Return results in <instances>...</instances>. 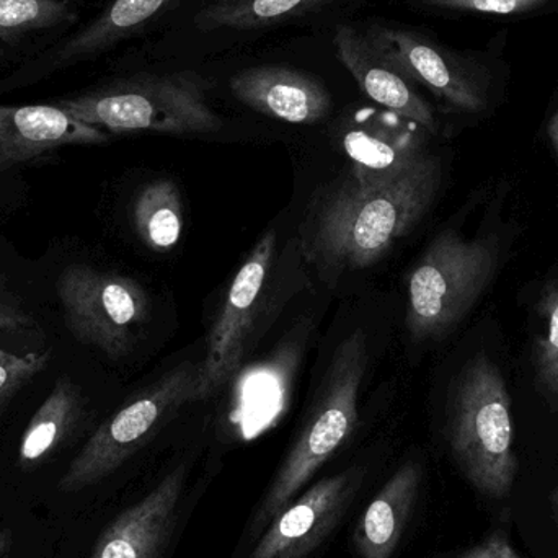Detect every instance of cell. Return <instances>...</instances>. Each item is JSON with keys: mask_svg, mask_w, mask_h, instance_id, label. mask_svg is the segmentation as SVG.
<instances>
[{"mask_svg": "<svg viewBox=\"0 0 558 558\" xmlns=\"http://www.w3.org/2000/svg\"><path fill=\"white\" fill-rule=\"evenodd\" d=\"M441 180V159L426 153L386 182L348 177L322 199L312 218L305 242L308 260L330 275L376 264L422 221Z\"/></svg>", "mask_w": 558, "mask_h": 558, "instance_id": "cell-1", "label": "cell"}, {"mask_svg": "<svg viewBox=\"0 0 558 558\" xmlns=\"http://www.w3.org/2000/svg\"><path fill=\"white\" fill-rule=\"evenodd\" d=\"M426 12L454 16L526 20L558 13V0H415Z\"/></svg>", "mask_w": 558, "mask_h": 558, "instance_id": "cell-21", "label": "cell"}, {"mask_svg": "<svg viewBox=\"0 0 558 558\" xmlns=\"http://www.w3.org/2000/svg\"><path fill=\"white\" fill-rule=\"evenodd\" d=\"M72 117L114 133L211 134L222 120L209 105L208 87L195 72L146 75L117 82L58 104Z\"/></svg>", "mask_w": 558, "mask_h": 558, "instance_id": "cell-4", "label": "cell"}, {"mask_svg": "<svg viewBox=\"0 0 558 558\" xmlns=\"http://www.w3.org/2000/svg\"><path fill=\"white\" fill-rule=\"evenodd\" d=\"M107 134L52 105H0V167L28 162L64 146L101 144Z\"/></svg>", "mask_w": 558, "mask_h": 558, "instance_id": "cell-14", "label": "cell"}, {"mask_svg": "<svg viewBox=\"0 0 558 558\" xmlns=\"http://www.w3.org/2000/svg\"><path fill=\"white\" fill-rule=\"evenodd\" d=\"M356 485V471L341 472L312 485L271 521L251 558L307 557L333 530Z\"/></svg>", "mask_w": 558, "mask_h": 558, "instance_id": "cell-10", "label": "cell"}, {"mask_svg": "<svg viewBox=\"0 0 558 558\" xmlns=\"http://www.w3.org/2000/svg\"><path fill=\"white\" fill-rule=\"evenodd\" d=\"M546 133L558 157V104L554 108L553 113H550L549 120H547Z\"/></svg>", "mask_w": 558, "mask_h": 558, "instance_id": "cell-27", "label": "cell"}, {"mask_svg": "<svg viewBox=\"0 0 558 558\" xmlns=\"http://www.w3.org/2000/svg\"><path fill=\"white\" fill-rule=\"evenodd\" d=\"M133 221L141 241L156 252H167L182 238L183 205L172 180H156L137 193Z\"/></svg>", "mask_w": 558, "mask_h": 558, "instance_id": "cell-19", "label": "cell"}, {"mask_svg": "<svg viewBox=\"0 0 558 558\" xmlns=\"http://www.w3.org/2000/svg\"><path fill=\"white\" fill-rule=\"evenodd\" d=\"M183 490L185 469H177L101 531L90 558H162Z\"/></svg>", "mask_w": 558, "mask_h": 558, "instance_id": "cell-11", "label": "cell"}, {"mask_svg": "<svg viewBox=\"0 0 558 558\" xmlns=\"http://www.w3.org/2000/svg\"><path fill=\"white\" fill-rule=\"evenodd\" d=\"M550 507H553L554 518L558 524V487L550 494Z\"/></svg>", "mask_w": 558, "mask_h": 558, "instance_id": "cell-29", "label": "cell"}, {"mask_svg": "<svg viewBox=\"0 0 558 558\" xmlns=\"http://www.w3.org/2000/svg\"><path fill=\"white\" fill-rule=\"evenodd\" d=\"M35 320L9 294L0 292V331H22L33 327Z\"/></svg>", "mask_w": 558, "mask_h": 558, "instance_id": "cell-25", "label": "cell"}, {"mask_svg": "<svg viewBox=\"0 0 558 558\" xmlns=\"http://www.w3.org/2000/svg\"><path fill=\"white\" fill-rule=\"evenodd\" d=\"M65 0H0V36L49 28L71 16Z\"/></svg>", "mask_w": 558, "mask_h": 558, "instance_id": "cell-22", "label": "cell"}, {"mask_svg": "<svg viewBox=\"0 0 558 558\" xmlns=\"http://www.w3.org/2000/svg\"><path fill=\"white\" fill-rule=\"evenodd\" d=\"M198 379V364H182L121 407L72 459L59 481V490L78 494L114 474L180 407L196 402Z\"/></svg>", "mask_w": 558, "mask_h": 558, "instance_id": "cell-7", "label": "cell"}, {"mask_svg": "<svg viewBox=\"0 0 558 558\" xmlns=\"http://www.w3.org/2000/svg\"><path fill=\"white\" fill-rule=\"evenodd\" d=\"M56 289L72 335L113 360L131 350L149 318V295L121 275L72 265L59 275Z\"/></svg>", "mask_w": 558, "mask_h": 558, "instance_id": "cell-8", "label": "cell"}, {"mask_svg": "<svg viewBox=\"0 0 558 558\" xmlns=\"http://www.w3.org/2000/svg\"><path fill=\"white\" fill-rule=\"evenodd\" d=\"M364 35L400 74L432 92L456 113H487L510 81L507 32L494 36L484 49L448 48L422 33L396 26L374 25Z\"/></svg>", "mask_w": 558, "mask_h": 558, "instance_id": "cell-2", "label": "cell"}, {"mask_svg": "<svg viewBox=\"0 0 558 558\" xmlns=\"http://www.w3.org/2000/svg\"><path fill=\"white\" fill-rule=\"evenodd\" d=\"M180 0H114L97 20L56 51L52 64L64 65L97 54L172 9Z\"/></svg>", "mask_w": 558, "mask_h": 558, "instance_id": "cell-18", "label": "cell"}, {"mask_svg": "<svg viewBox=\"0 0 558 558\" xmlns=\"http://www.w3.org/2000/svg\"><path fill=\"white\" fill-rule=\"evenodd\" d=\"M333 43L341 64L371 100L428 133L438 131V121L428 101L377 51L364 33L353 26L340 25Z\"/></svg>", "mask_w": 558, "mask_h": 558, "instance_id": "cell-12", "label": "cell"}, {"mask_svg": "<svg viewBox=\"0 0 558 558\" xmlns=\"http://www.w3.org/2000/svg\"><path fill=\"white\" fill-rule=\"evenodd\" d=\"M366 363V340L361 331H354L335 353L324 393L258 510V527L270 524L301 495L322 465L350 438L360 415L357 403Z\"/></svg>", "mask_w": 558, "mask_h": 558, "instance_id": "cell-5", "label": "cell"}, {"mask_svg": "<svg viewBox=\"0 0 558 558\" xmlns=\"http://www.w3.org/2000/svg\"><path fill=\"white\" fill-rule=\"evenodd\" d=\"M330 0H216L195 16L203 32L277 25Z\"/></svg>", "mask_w": 558, "mask_h": 558, "instance_id": "cell-20", "label": "cell"}, {"mask_svg": "<svg viewBox=\"0 0 558 558\" xmlns=\"http://www.w3.org/2000/svg\"><path fill=\"white\" fill-rule=\"evenodd\" d=\"M51 351L15 354L0 348V407L48 366Z\"/></svg>", "mask_w": 558, "mask_h": 558, "instance_id": "cell-24", "label": "cell"}, {"mask_svg": "<svg viewBox=\"0 0 558 558\" xmlns=\"http://www.w3.org/2000/svg\"><path fill=\"white\" fill-rule=\"evenodd\" d=\"M351 177L361 183L396 179L425 154L422 140L409 131L387 128H354L343 136Z\"/></svg>", "mask_w": 558, "mask_h": 558, "instance_id": "cell-17", "label": "cell"}, {"mask_svg": "<svg viewBox=\"0 0 558 558\" xmlns=\"http://www.w3.org/2000/svg\"><path fill=\"white\" fill-rule=\"evenodd\" d=\"M81 418V390L71 377L61 376L23 432L16 458L20 469L33 471L45 464L68 442Z\"/></svg>", "mask_w": 558, "mask_h": 558, "instance_id": "cell-16", "label": "cell"}, {"mask_svg": "<svg viewBox=\"0 0 558 558\" xmlns=\"http://www.w3.org/2000/svg\"><path fill=\"white\" fill-rule=\"evenodd\" d=\"M459 558H521L518 556L517 550L511 546L510 539L507 534L497 531L490 534L488 539H485L481 546L472 549L471 553L464 554Z\"/></svg>", "mask_w": 558, "mask_h": 558, "instance_id": "cell-26", "label": "cell"}, {"mask_svg": "<svg viewBox=\"0 0 558 558\" xmlns=\"http://www.w3.org/2000/svg\"><path fill=\"white\" fill-rule=\"evenodd\" d=\"M541 305L547 317V328L537 340L534 361L544 389L558 396V289L549 291Z\"/></svg>", "mask_w": 558, "mask_h": 558, "instance_id": "cell-23", "label": "cell"}, {"mask_svg": "<svg viewBox=\"0 0 558 558\" xmlns=\"http://www.w3.org/2000/svg\"><path fill=\"white\" fill-rule=\"evenodd\" d=\"M449 445L465 478L488 498L508 497L518 474L511 397L487 354L459 374L449 412Z\"/></svg>", "mask_w": 558, "mask_h": 558, "instance_id": "cell-3", "label": "cell"}, {"mask_svg": "<svg viewBox=\"0 0 558 558\" xmlns=\"http://www.w3.org/2000/svg\"><path fill=\"white\" fill-rule=\"evenodd\" d=\"M231 92L258 113L292 124H314L331 110L325 85L312 75L281 65H257L232 77Z\"/></svg>", "mask_w": 558, "mask_h": 558, "instance_id": "cell-13", "label": "cell"}, {"mask_svg": "<svg viewBox=\"0 0 558 558\" xmlns=\"http://www.w3.org/2000/svg\"><path fill=\"white\" fill-rule=\"evenodd\" d=\"M13 536L10 531L0 530V558H12Z\"/></svg>", "mask_w": 558, "mask_h": 558, "instance_id": "cell-28", "label": "cell"}, {"mask_svg": "<svg viewBox=\"0 0 558 558\" xmlns=\"http://www.w3.org/2000/svg\"><path fill=\"white\" fill-rule=\"evenodd\" d=\"M422 482V469L407 462L367 505L354 533L360 558H390L399 547Z\"/></svg>", "mask_w": 558, "mask_h": 558, "instance_id": "cell-15", "label": "cell"}, {"mask_svg": "<svg viewBox=\"0 0 558 558\" xmlns=\"http://www.w3.org/2000/svg\"><path fill=\"white\" fill-rule=\"evenodd\" d=\"M497 252L488 242L454 231L435 239L413 268L407 289V328L413 341L438 340L471 311L495 274Z\"/></svg>", "mask_w": 558, "mask_h": 558, "instance_id": "cell-6", "label": "cell"}, {"mask_svg": "<svg viewBox=\"0 0 558 558\" xmlns=\"http://www.w3.org/2000/svg\"><path fill=\"white\" fill-rule=\"evenodd\" d=\"M275 245V234L268 232L232 278L221 311L209 331L205 361L199 364L196 400L208 399L241 364L262 295L270 278Z\"/></svg>", "mask_w": 558, "mask_h": 558, "instance_id": "cell-9", "label": "cell"}]
</instances>
